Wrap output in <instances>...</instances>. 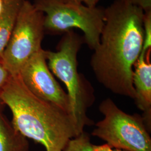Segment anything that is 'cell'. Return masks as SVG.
I'll list each match as a JSON object with an SVG mask.
<instances>
[{
    "label": "cell",
    "mask_w": 151,
    "mask_h": 151,
    "mask_svg": "<svg viewBox=\"0 0 151 151\" xmlns=\"http://www.w3.org/2000/svg\"><path fill=\"white\" fill-rule=\"evenodd\" d=\"M24 0L4 1L0 15V57L2 58L15 27L16 18Z\"/></svg>",
    "instance_id": "obj_10"
},
{
    "label": "cell",
    "mask_w": 151,
    "mask_h": 151,
    "mask_svg": "<svg viewBox=\"0 0 151 151\" xmlns=\"http://www.w3.org/2000/svg\"><path fill=\"white\" fill-rule=\"evenodd\" d=\"M0 111V151H30L27 138Z\"/></svg>",
    "instance_id": "obj_9"
},
{
    "label": "cell",
    "mask_w": 151,
    "mask_h": 151,
    "mask_svg": "<svg viewBox=\"0 0 151 151\" xmlns=\"http://www.w3.org/2000/svg\"><path fill=\"white\" fill-rule=\"evenodd\" d=\"M11 77L10 73L4 64L2 58L0 57V92L5 86Z\"/></svg>",
    "instance_id": "obj_13"
},
{
    "label": "cell",
    "mask_w": 151,
    "mask_h": 151,
    "mask_svg": "<svg viewBox=\"0 0 151 151\" xmlns=\"http://www.w3.org/2000/svg\"><path fill=\"white\" fill-rule=\"evenodd\" d=\"M33 5L44 14L45 30L65 33L78 28L84 33L89 48L94 50L97 47L105 22L104 9L60 0H34Z\"/></svg>",
    "instance_id": "obj_4"
},
{
    "label": "cell",
    "mask_w": 151,
    "mask_h": 151,
    "mask_svg": "<svg viewBox=\"0 0 151 151\" xmlns=\"http://www.w3.org/2000/svg\"><path fill=\"white\" fill-rule=\"evenodd\" d=\"M104 119L96 124L92 135L113 148L128 151H151V138L143 117L120 109L110 98L99 106Z\"/></svg>",
    "instance_id": "obj_5"
},
{
    "label": "cell",
    "mask_w": 151,
    "mask_h": 151,
    "mask_svg": "<svg viewBox=\"0 0 151 151\" xmlns=\"http://www.w3.org/2000/svg\"><path fill=\"white\" fill-rule=\"evenodd\" d=\"M63 151H93L90 137L84 132L70 139Z\"/></svg>",
    "instance_id": "obj_11"
},
{
    "label": "cell",
    "mask_w": 151,
    "mask_h": 151,
    "mask_svg": "<svg viewBox=\"0 0 151 151\" xmlns=\"http://www.w3.org/2000/svg\"><path fill=\"white\" fill-rule=\"evenodd\" d=\"M142 50L133 67V85L135 90L134 101L138 108L142 110L143 118L148 130L151 129V64L146 60L148 52Z\"/></svg>",
    "instance_id": "obj_8"
},
{
    "label": "cell",
    "mask_w": 151,
    "mask_h": 151,
    "mask_svg": "<svg viewBox=\"0 0 151 151\" xmlns=\"http://www.w3.org/2000/svg\"><path fill=\"white\" fill-rule=\"evenodd\" d=\"M93 151H128L117 149V148H113L109 146L106 143L103 145H93Z\"/></svg>",
    "instance_id": "obj_15"
},
{
    "label": "cell",
    "mask_w": 151,
    "mask_h": 151,
    "mask_svg": "<svg viewBox=\"0 0 151 151\" xmlns=\"http://www.w3.org/2000/svg\"><path fill=\"white\" fill-rule=\"evenodd\" d=\"M4 105H5V104L2 102V101L0 99V111H2L3 108L4 107Z\"/></svg>",
    "instance_id": "obj_19"
},
{
    "label": "cell",
    "mask_w": 151,
    "mask_h": 151,
    "mask_svg": "<svg viewBox=\"0 0 151 151\" xmlns=\"http://www.w3.org/2000/svg\"><path fill=\"white\" fill-rule=\"evenodd\" d=\"M0 99L11 110L14 128L46 151H63L70 139L81 134L71 115L34 95L19 75L11 76Z\"/></svg>",
    "instance_id": "obj_2"
},
{
    "label": "cell",
    "mask_w": 151,
    "mask_h": 151,
    "mask_svg": "<svg viewBox=\"0 0 151 151\" xmlns=\"http://www.w3.org/2000/svg\"><path fill=\"white\" fill-rule=\"evenodd\" d=\"M44 14L29 1L24 0L15 27L2 58L12 76L20 70L32 56L42 49L44 32Z\"/></svg>",
    "instance_id": "obj_6"
},
{
    "label": "cell",
    "mask_w": 151,
    "mask_h": 151,
    "mask_svg": "<svg viewBox=\"0 0 151 151\" xmlns=\"http://www.w3.org/2000/svg\"><path fill=\"white\" fill-rule=\"evenodd\" d=\"M7 1V0H3V1Z\"/></svg>",
    "instance_id": "obj_20"
},
{
    "label": "cell",
    "mask_w": 151,
    "mask_h": 151,
    "mask_svg": "<svg viewBox=\"0 0 151 151\" xmlns=\"http://www.w3.org/2000/svg\"><path fill=\"white\" fill-rule=\"evenodd\" d=\"M64 3H69L73 4H81L83 3V0H60Z\"/></svg>",
    "instance_id": "obj_17"
},
{
    "label": "cell",
    "mask_w": 151,
    "mask_h": 151,
    "mask_svg": "<svg viewBox=\"0 0 151 151\" xmlns=\"http://www.w3.org/2000/svg\"><path fill=\"white\" fill-rule=\"evenodd\" d=\"M105 22L91 66L98 82L116 95L134 99L133 67L144 41L145 11L126 0L104 9Z\"/></svg>",
    "instance_id": "obj_1"
},
{
    "label": "cell",
    "mask_w": 151,
    "mask_h": 151,
    "mask_svg": "<svg viewBox=\"0 0 151 151\" xmlns=\"http://www.w3.org/2000/svg\"><path fill=\"white\" fill-rule=\"evenodd\" d=\"M132 5L141 8L145 12L151 11V0H126Z\"/></svg>",
    "instance_id": "obj_14"
},
{
    "label": "cell",
    "mask_w": 151,
    "mask_h": 151,
    "mask_svg": "<svg viewBox=\"0 0 151 151\" xmlns=\"http://www.w3.org/2000/svg\"><path fill=\"white\" fill-rule=\"evenodd\" d=\"M19 76L25 86L34 95L71 115L67 93L60 86L49 70L43 49L27 61Z\"/></svg>",
    "instance_id": "obj_7"
},
{
    "label": "cell",
    "mask_w": 151,
    "mask_h": 151,
    "mask_svg": "<svg viewBox=\"0 0 151 151\" xmlns=\"http://www.w3.org/2000/svg\"><path fill=\"white\" fill-rule=\"evenodd\" d=\"M82 40L70 30L65 32L57 51L44 50L49 70L66 87L71 115L80 133L83 132L85 126L92 124V121L87 115V111L95 101L91 83L78 71L77 54Z\"/></svg>",
    "instance_id": "obj_3"
},
{
    "label": "cell",
    "mask_w": 151,
    "mask_h": 151,
    "mask_svg": "<svg viewBox=\"0 0 151 151\" xmlns=\"http://www.w3.org/2000/svg\"><path fill=\"white\" fill-rule=\"evenodd\" d=\"M144 41L142 49L151 50V11L145 12L143 19Z\"/></svg>",
    "instance_id": "obj_12"
},
{
    "label": "cell",
    "mask_w": 151,
    "mask_h": 151,
    "mask_svg": "<svg viewBox=\"0 0 151 151\" xmlns=\"http://www.w3.org/2000/svg\"><path fill=\"white\" fill-rule=\"evenodd\" d=\"M3 7H4V1L3 0H0V15L3 10Z\"/></svg>",
    "instance_id": "obj_18"
},
{
    "label": "cell",
    "mask_w": 151,
    "mask_h": 151,
    "mask_svg": "<svg viewBox=\"0 0 151 151\" xmlns=\"http://www.w3.org/2000/svg\"><path fill=\"white\" fill-rule=\"evenodd\" d=\"M99 0H83V3L85 5L89 7H96L97 2Z\"/></svg>",
    "instance_id": "obj_16"
}]
</instances>
